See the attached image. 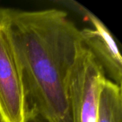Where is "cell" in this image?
Wrapping results in <instances>:
<instances>
[{"mask_svg":"<svg viewBox=\"0 0 122 122\" xmlns=\"http://www.w3.org/2000/svg\"><path fill=\"white\" fill-rule=\"evenodd\" d=\"M97 122H122V87L108 79L102 89Z\"/></svg>","mask_w":122,"mask_h":122,"instance_id":"5b68a950","label":"cell"},{"mask_svg":"<svg viewBox=\"0 0 122 122\" xmlns=\"http://www.w3.org/2000/svg\"><path fill=\"white\" fill-rule=\"evenodd\" d=\"M66 3L92 22L94 29L80 30L82 44L102 67L107 79L122 87V55L111 32L98 17L79 3L73 1Z\"/></svg>","mask_w":122,"mask_h":122,"instance_id":"277c9868","label":"cell"},{"mask_svg":"<svg viewBox=\"0 0 122 122\" xmlns=\"http://www.w3.org/2000/svg\"><path fill=\"white\" fill-rule=\"evenodd\" d=\"M0 122H5L4 119V117L2 116V114H1V111H0Z\"/></svg>","mask_w":122,"mask_h":122,"instance_id":"52a82bcc","label":"cell"},{"mask_svg":"<svg viewBox=\"0 0 122 122\" xmlns=\"http://www.w3.org/2000/svg\"><path fill=\"white\" fill-rule=\"evenodd\" d=\"M0 111L5 122H22L25 103L21 74L9 34L0 23Z\"/></svg>","mask_w":122,"mask_h":122,"instance_id":"3957f363","label":"cell"},{"mask_svg":"<svg viewBox=\"0 0 122 122\" xmlns=\"http://www.w3.org/2000/svg\"><path fill=\"white\" fill-rule=\"evenodd\" d=\"M0 23L20 66L25 114L35 111L49 122H72L68 84L83 46L80 30L57 9L0 7Z\"/></svg>","mask_w":122,"mask_h":122,"instance_id":"6da1fadb","label":"cell"},{"mask_svg":"<svg viewBox=\"0 0 122 122\" xmlns=\"http://www.w3.org/2000/svg\"><path fill=\"white\" fill-rule=\"evenodd\" d=\"M22 122H49L44 117L35 111H31L25 114Z\"/></svg>","mask_w":122,"mask_h":122,"instance_id":"8992f818","label":"cell"},{"mask_svg":"<svg viewBox=\"0 0 122 122\" xmlns=\"http://www.w3.org/2000/svg\"><path fill=\"white\" fill-rule=\"evenodd\" d=\"M107 80L102 67L84 46L68 84L72 122H97L102 89Z\"/></svg>","mask_w":122,"mask_h":122,"instance_id":"7a4b0ae2","label":"cell"}]
</instances>
